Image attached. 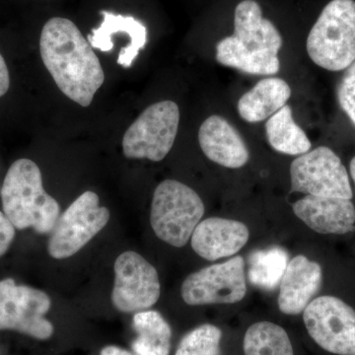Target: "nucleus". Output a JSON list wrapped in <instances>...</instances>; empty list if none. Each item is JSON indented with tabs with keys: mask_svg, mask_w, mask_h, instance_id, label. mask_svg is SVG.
Returning <instances> with one entry per match:
<instances>
[{
	"mask_svg": "<svg viewBox=\"0 0 355 355\" xmlns=\"http://www.w3.org/2000/svg\"><path fill=\"white\" fill-rule=\"evenodd\" d=\"M10 86V77L3 57L0 55V97L6 94Z\"/></svg>",
	"mask_w": 355,
	"mask_h": 355,
	"instance_id": "nucleus-27",
	"label": "nucleus"
},
{
	"mask_svg": "<svg viewBox=\"0 0 355 355\" xmlns=\"http://www.w3.org/2000/svg\"><path fill=\"white\" fill-rule=\"evenodd\" d=\"M323 282L321 266L302 254L292 259L280 282L279 310L286 315H299L318 293Z\"/></svg>",
	"mask_w": 355,
	"mask_h": 355,
	"instance_id": "nucleus-14",
	"label": "nucleus"
},
{
	"mask_svg": "<svg viewBox=\"0 0 355 355\" xmlns=\"http://www.w3.org/2000/svg\"><path fill=\"white\" fill-rule=\"evenodd\" d=\"M157 270L139 254L125 252L114 263L112 303L123 313L148 309L160 297Z\"/></svg>",
	"mask_w": 355,
	"mask_h": 355,
	"instance_id": "nucleus-11",
	"label": "nucleus"
},
{
	"mask_svg": "<svg viewBox=\"0 0 355 355\" xmlns=\"http://www.w3.org/2000/svg\"><path fill=\"white\" fill-rule=\"evenodd\" d=\"M198 142L205 156L223 167L238 169L249 161V150L240 133L217 114L203 121L198 130Z\"/></svg>",
	"mask_w": 355,
	"mask_h": 355,
	"instance_id": "nucleus-15",
	"label": "nucleus"
},
{
	"mask_svg": "<svg viewBox=\"0 0 355 355\" xmlns=\"http://www.w3.org/2000/svg\"><path fill=\"white\" fill-rule=\"evenodd\" d=\"M46 292L17 286L12 279L0 282V331L14 330L37 340H48L53 327L44 318L51 308Z\"/></svg>",
	"mask_w": 355,
	"mask_h": 355,
	"instance_id": "nucleus-8",
	"label": "nucleus"
},
{
	"mask_svg": "<svg viewBox=\"0 0 355 355\" xmlns=\"http://www.w3.org/2000/svg\"><path fill=\"white\" fill-rule=\"evenodd\" d=\"M44 67L70 100L89 107L105 81L99 58L72 21L51 18L40 38Z\"/></svg>",
	"mask_w": 355,
	"mask_h": 355,
	"instance_id": "nucleus-1",
	"label": "nucleus"
},
{
	"mask_svg": "<svg viewBox=\"0 0 355 355\" xmlns=\"http://www.w3.org/2000/svg\"><path fill=\"white\" fill-rule=\"evenodd\" d=\"M216 60L222 65L254 76H273L279 72L280 67L275 53L249 51L233 36L217 44Z\"/></svg>",
	"mask_w": 355,
	"mask_h": 355,
	"instance_id": "nucleus-19",
	"label": "nucleus"
},
{
	"mask_svg": "<svg viewBox=\"0 0 355 355\" xmlns=\"http://www.w3.org/2000/svg\"><path fill=\"white\" fill-rule=\"evenodd\" d=\"M249 237V229L242 222L210 217L198 224L191 235V244L202 259L216 261L238 253Z\"/></svg>",
	"mask_w": 355,
	"mask_h": 355,
	"instance_id": "nucleus-13",
	"label": "nucleus"
},
{
	"mask_svg": "<svg viewBox=\"0 0 355 355\" xmlns=\"http://www.w3.org/2000/svg\"><path fill=\"white\" fill-rule=\"evenodd\" d=\"M294 214L320 234L343 235L355 230V207L347 198L306 196L292 205Z\"/></svg>",
	"mask_w": 355,
	"mask_h": 355,
	"instance_id": "nucleus-12",
	"label": "nucleus"
},
{
	"mask_svg": "<svg viewBox=\"0 0 355 355\" xmlns=\"http://www.w3.org/2000/svg\"><path fill=\"white\" fill-rule=\"evenodd\" d=\"M232 36L252 51H270L277 55L282 46L279 30L263 17L261 6L254 0H244L236 6Z\"/></svg>",
	"mask_w": 355,
	"mask_h": 355,
	"instance_id": "nucleus-17",
	"label": "nucleus"
},
{
	"mask_svg": "<svg viewBox=\"0 0 355 355\" xmlns=\"http://www.w3.org/2000/svg\"><path fill=\"white\" fill-rule=\"evenodd\" d=\"M303 320L320 347L334 354L355 355V311L342 299H314L303 312Z\"/></svg>",
	"mask_w": 355,
	"mask_h": 355,
	"instance_id": "nucleus-9",
	"label": "nucleus"
},
{
	"mask_svg": "<svg viewBox=\"0 0 355 355\" xmlns=\"http://www.w3.org/2000/svg\"><path fill=\"white\" fill-rule=\"evenodd\" d=\"M266 132L268 144L277 153L300 156L309 153L312 146L304 130L294 121L291 107L288 105L268 119Z\"/></svg>",
	"mask_w": 355,
	"mask_h": 355,
	"instance_id": "nucleus-21",
	"label": "nucleus"
},
{
	"mask_svg": "<svg viewBox=\"0 0 355 355\" xmlns=\"http://www.w3.org/2000/svg\"><path fill=\"white\" fill-rule=\"evenodd\" d=\"M350 175H352V180H354L355 184V156L350 161Z\"/></svg>",
	"mask_w": 355,
	"mask_h": 355,
	"instance_id": "nucleus-29",
	"label": "nucleus"
},
{
	"mask_svg": "<svg viewBox=\"0 0 355 355\" xmlns=\"http://www.w3.org/2000/svg\"><path fill=\"white\" fill-rule=\"evenodd\" d=\"M338 99L343 111L355 127V60L345 69L338 84Z\"/></svg>",
	"mask_w": 355,
	"mask_h": 355,
	"instance_id": "nucleus-25",
	"label": "nucleus"
},
{
	"mask_svg": "<svg viewBox=\"0 0 355 355\" xmlns=\"http://www.w3.org/2000/svg\"><path fill=\"white\" fill-rule=\"evenodd\" d=\"M221 338L220 329L202 324L184 336L175 355H220Z\"/></svg>",
	"mask_w": 355,
	"mask_h": 355,
	"instance_id": "nucleus-24",
	"label": "nucleus"
},
{
	"mask_svg": "<svg viewBox=\"0 0 355 355\" xmlns=\"http://www.w3.org/2000/svg\"><path fill=\"white\" fill-rule=\"evenodd\" d=\"M288 254L279 247L254 252L250 257L249 279L254 286L272 291L279 286L288 265Z\"/></svg>",
	"mask_w": 355,
	"mask_h": 355,
	"instance_id": "nucleus-23",
	"label": "nucleus"
},
{
	"mask_svg": "<svg viewBox=\"0 0 355 355\" xmlns=\"http://www.w3.org/2000/svg\"><path fill=\"white\" fill-rule=\"evenodd\" d=\"M291 96V89L282 79H261L240 98L238 112L248 123H260L286 106Z\"/></svg>",
	"mask_w": 355,
	"mask_h": 355,
	"instance_id": "nucleus-18",
	"label": "nucleus"
},
{
	"mask_svg": "<svg viewBox=\"0 0 355 355\" xmlns=\"http://www.w3.org/2000/svg\"><path fill=\"white\" fill-rule=\"evenodd\" d=\"M307 53L330 71L347 69L355 60V1L331 0L308 35Z\"/></svg>",
	"mask_w": 355,
	"mask_h": 355,
	"instance_id": "nucleus-3",
	"label": "nucleus"
},
{
	"mask_svg": "<svg viewBox=\"0 0 355 355\" xmlns=\"http://www.w3.org/2000/svg\"><path fill=\"white\" fill-rule=\"evenodd\" d=\"M101 355H135L132 354V352H128V350L121 349V347H113V345H110V347H106L105 349H102Z\"/></svg>",
	"mask_w": 355,
	"mask_h": 355,
	"instance_id": "nucleus-28",
	"label": "nucleus"
},
{
	"mask_svg": "<svg viewBox=\"0 0 355 355\" xmlns=\"http://www.w3.org/2000/svg\"><path fill=\"white\" fill-rule=\"evenodd\" d=\"M245 263L241 256L203 268L184 280L181 295L191 306L233 304L246 295Z\"/></svg>",
	"mask_w": 355,
	"mask_h": 355,
	"instance_id": "nucleus-10",
	"label": "nucleus"
},
{
	"mask_svg": "<svg viewBox=\"0 0 355 355\" xmlns=\"http://www.w3.org/2000/svg\"><path fill=\"white\" fill-rule=\"evenodd\" d=\"M245 355H294L286 331L270 322H259L248 329L243 342Z\"/></svg>",
	"mask_w": 355,
	"mask_h": 355,
	"instance_id": "nucleus-22",
	"label": "nucleus"
},
{
	"mask_svg": "<svg viewBox=\"0 0 355 355\" xmlns=\"http://www.w3.org/2000/svg\"><path fill=\"white\" fill-rule=\"evenodd\" d=\"M1 200L3 214L19 230L33 228L46 234L60 217V205L44 191L41 170L30 159H19L10 166L1 188Z\"/></svg>",
	"mask_w": 355,
	"mask_h": 355,
	"instance_id": "nucleus-2",
	"label": "nucleus"
},
{
	"mask_svg": "<svg viewBox=\"0 0 355 355\" xmlns=\"http://www.w3.org/2000/svg\"><path fill=\"white\" fill-rule=\"evenodd\" d=\"M104 20L102 24L93 29L87 36L89 44L97 50L108 53L113 50L112 41L114 35L127 34L130 44L121 49L118 58V64L125 69H130L133 60L139 55V51L146 46L147 42V30L146 26L132 16H123L108 11H102Z\"/></svg>",
	"mask_w": 355,
	"mask_h": 355,
	"instance_id": "nucleus-16",
	"label": "nucleus"
},
{
	"mask_svg": "<svg viewBox=\"0 0 355 355\" xmlns=\"http://www.w3.org/2000/svg\"><path fill=\"white\" fill-rule=\"evenodd\" d=\"M133 328L137 338L132 343L135 355H169L172 331L160 313L144 311L133 316Z\"/></svg>",
	"mask_w": 355,
	"mask_h": 355,
	"instance_id": "nucleus-20",
	"label": "nucleus"
},
{
	"mask_svg": "<svg viewBox=\"0 0 355 355\" xmlns=\"http://www.w3.org/2000/svg\"><path fill=\"white\" fill-rule=\"evenodd\" d=\"M205 214L202 198L190 187L166 180L154 191L150 224L155 235L173 247L186 246Z\"/></svg>",
	"mask_w": 355,
	"mask_h": 355,
	"instance_id": "nucleus-4",
	"label": "nucleus"
},
{
	"mask_svg": "<svg viewBox=\"0 0 355 355\" xmlns=\"http://www.w3.org/2000/svg\"><path fill=\"white\" fill-rule=\"evenodd\" d=\"M99 202L97 193L85 191L58 217L48 243L51 257L62 260L73 256L107 225L110 211Z\"/></svg>",
	"mask_w": 355,
	"mask_h": 355,
	"instance_id": "nucleus-6",
	"label": "nucleus"
},
{
	"mask_svg": "<svg viewBox=\"0 0 355 355\" xmlns=\"http://www.w3.org/2000/svg\"><path fill=\"white\" fill-rule=\"evenodd\" d=\"M291 193L352 200L349 174L340 157L327 146L296 158L291 166Z\"/></svg>",
	"mask_w": 355,
	"mask_h": 355,
	"instance_id": "nucleus-7",
	"label": "nucleus"
},
{
	"mask_svg": "<svg viewBox=\"0 0 355 355\" xmlns=\"http://www.w3.org/2000/svg\"><path fill=\"white\" fill-rule=\"evenodd\" d=\"M180 123L176 103L162 101L144 110L128 128L123 139V155L159 162L174 146Z\"/></svg>",
	"mask_w": 355,
	"mask_h": 355,
	"instance_id": "nucleus-5",
	"label": "nucleus"
},
{
	"mask_svg": "<svg viewBox=\"0 0 355 355\" xmlns=\"http://www.w3.org/2000/svg\"><path fill=\"white\" fill-rule=\"evenodd\" d=\"M15 237V227L7 218L3 212L0 211V257L8 251Z\"/></svg>",
	"mask_w": 355,
	"mask_h": 355,
	"instance_id": "nucleus-26",
	"label": "nucleus"
}]
</instances>
